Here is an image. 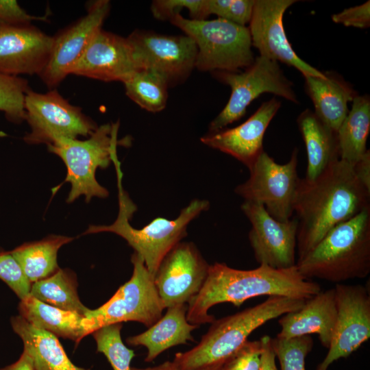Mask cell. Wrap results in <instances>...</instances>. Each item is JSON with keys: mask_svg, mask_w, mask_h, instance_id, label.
Segmentation results:
<instances>
[{"mask_svg": "<svg viewBox=\"0 0 370 370\" xmlns=\"http://www.w3.org/2000/svg\"><path fill=\"white\" fill-rule=\"evenodd\" d=\"M337 316L334 288L320 291L306 300L303 306L281 316V331L277 337L292 338L316 334L321 345L328 348L331 343Z\"/></svg>", "mask_w": 370, "mask_h": 370, "instance_id": "44dd1931", "label": "cell"}, {"mask_svg": "<svg viewBox=\"0 0 370 370\" xmlns=\"http://www.w3.org/2000/svg\"><path fill=\"white\" fill-rule=\"evenodd\" d=\"M131 278L105 304L89 309L85 314L94 321L95 329L110 324L136 321L149 328L161 317L164 309L153 282L143 259L136 253L131 257Z\"/></svg>", "mask_w": 370, "mask_h": 370, "instance_id": "30bf717a", "label": "cell"}, {"mask_svg": "<svg viewBox=\"0 0 370 370\" xmlns=\"http://www.w3.org/2000/svg\"><path fill=\"white\" fill-rule=\"evenodd\" d=\"M223 365H214L196 370H221ZM131 370H182L179 369L173 361L166 360L158 365L146 368L132 367Z\"/></svg>", "mask_w": 370, "mask_h": 370, "instance_id": "7bdbcfd3", "label": "cell"}, {"mask_svg": "<svg viewBox=\"0 0 370 370\" xmlns=\"http://www.w3.org/2000/svg\"><path fill=\"white\" fill-rule=\"evenodd\" d=\"M332 20L346 27L367 28L370 26V1L345 8L341 12L333 14Z\"/></svg>", "mask_w": 370, "mask_h": 370, "instance_id": "f35d334b", "label": "cell"}, {"mask_svg": "<svg viewBox=\"0 0 370 370\" xmlns=\"http://www.w3.org/2000/svg\"><path fill=\"white\" fill-rule=\"evenodd\" d=\"M241 209L251 225L249 241L256 261L276 269L295 267L297 218L279 221L262 205L251 201H244Z\"/></svg>", "mask_w": 370, "mask_h": 370, "instance_id": "2e32d148", "label": "cell"}, {"mask_svg": "<svg viewBox=\"0 0 370 370\" xmlns=\"http://www.w3.org/2000/svg\"><path fill=\"white\" fill-rule=\"evenodd\" d=\"M354 171L361 184L370 191V151L369 149L354 164Z\"/></svg>", "mask_w": 370, "mask_h": 370, "instance_id": "60d3db41", "label": "cell"}, {"mask_svg": "<svg viewBox=\"0 0 370 370\" xmlns=\"http://www.w3.org/2000/svg\"><path fill=\"white\" fill-rule=\"evenodd\" d=\"M187 305L167 308L162 316L148 329L126 339L132 346H143L147 350L145 361L151 362L161 353L179 345L193 341L192 332L199 325L190 323L186 319Z\"/></svg>", "mask_w": 370, "mask_h": 370, "instance_id": "cb8c5ba5", "label": "cell"}, {"mask_svg": "<svg viewBox=\"0 0 370 370\" xmlns=\"http://www.w3.org/2000/svg\"><path fill=\"white\" fill-rule=\"evenodd\" d=\"M297 123L307 153L304 178L312 181L340 159L337 132L325 125L310 109L299 115Z\"/></svg>", "mask_w": 370, "mask_h": 370, "instance_id": "d4e9b609", "label": "cell"}, {"mask_svg": "<svg viewBox=\"0 0 370 370\" xmlns=\"http://www.w3.org/2000/svg\"><path fill=\"white\" fill-rule=\"evenodd\" d=\"M209 268L195 245L177 243L163 258L153 278L164 308L188 304L202 288Z\"/></svg>", "mask_w": 370, "mask_h": 370, "instance_id": "5bb4252c", "label": "cell"}, {"mask_svg": "<svg viewBox=\"0 0 370 370\" xmlns=\"http://www.w3.org/2000/svg\"><path fill=\"white\" fill-rule=\"evenodd\" d=\"M10 322L36 370H91L74 365L54 334L34 326L21 315L12 317Z\"/></svg>", "mask_w": 370, "mask_h": 370, "instance_id": "484cf974", "label": "cell"}, {"mask_svg": "<svg viewBox=\"0 0 370 370\" xmlns=\"http://www.w3.org/2000/svg\"><path fill=\"white\" fill-rule=\"evenodd\" d=\"M255 0H204L205 18L217 15L239 25L246 26L252 15Z\"/></svg>", "mask_w": 370, "mask_h": 370, "instance_id": "836d02e7", "label": "cell"}, {"mask_svg": "<svg viewBox=\"0 0 370 370\" xmlns=\"http://www.w3.org/2000/svg\"><path fill=\"white\" fill-rule=\"evenodd\" d=\"M138 70L127 38L101 29L73 66L71 74L123 82Z\"/></svg>", "mask_w": 370, "mask_h": 370, "instance_id": "ac0fdd59", "label": "cell"}, {"mask_svg": "<svg viewBox=\"0 0 370 370\" xmlns=\"http://www.w3.org/2000/svg\"><path fill=\"white\" fill-rule=\"evenodd\" d=\"M122 323L103 326L91 334L96 344L97 352L103 354L113 370H131L134 352L125 346L121 336Z\"/></svg>", "mask_w": 370, "mask_h": 370, "instance_id": "4dcf8cb0", "label": "cell"}, {"mask_svg": "<svg viewBox=\"0 0 370 370\" xmlns=\"http://www.w3.org/2000/svg\"><path fill=\"white\" fill-rule=\"evenodd\" d=\"M53 36L29 25L0 27V73L40 75L47 66Z\"/></svg>", "mask_w": 370, "mask_h": 370, "instance_id": "d6986e66", "label": "cell"}, {"mask_svg": "<svg viewBox=\"0 0 370 370\" xmlns=\"http://www.w3.org/2000/svg\"><path fill=\"white\" fill-rule=\"evenodd\" d=\"M123 83L128 97L145 110L158 112L165 108L169 84L161 74L139 69Z\"/></svg>", "mask_w": 370, "mask_h": 370, "instance_id": "f546056e", "label": "cell"}, {"mask_svg": "<svg viewBox=\"0 0 370 370\" xmlns=\"http://www.w3.org/2000/svg\"><path fill=\"white\" fill-rule=\"evenodd\" d=\"M369 201L370 191L359 181L352 164L341 159L312 181L300 178L294 203L297 260L332 228L370 206Z\"/></svg>", "mask_w": 370, "mask_h": 370, "instance_id": "6da1fadb", "label": "cell"}, {"mask_svg": "<svg viewBox=\"0 0 370 370\" xmlns=\"http://www.w3.org/2000/svg\"><path fill=\"white\" fill-rule=\"evenodd\" d=\"M204 0H155L151 6L153 16L159 20H171L180 11L187 9L192 19H205Z\"/></svg>", "mask_w": 370, "mask_h": 370, "instance_id": "d590c367", "label": "cell"}, {"mask_svg": "<svg viewBox=\"0 0 370 370\" xmlns=\"http://www.w3.org/2000/svg\"><path fill=\"white\" fill-rule=\"evenodd\" d=\"M24 108L31 131L24 137L29 144L49 145L61 138L90 135L97 127L77 106L70 104L56 90L45 94L27 90Z\"/></svg>", "mask_w": 370, "mask_h": 370, "instance_id": "8fae6325", "label": "cell"}, {"mask_svg": "<svg viewBox=\"0 0 370 370\" xmlns=\"http://www.w3.org/2000/svg\"><path fill=\"white\" fill-rule=\"evenodd\" d=\"M77 278L69 269H59L51 276L34 282L29 295L58 308L85 315L89 308L80 301Z\"/></svg>", "mask_w": 370, "mask_h": 370, "instance_id": "f1b7e54d", "label": "cell"}, {"mask_svg": "<svg viewBox=\"0 0 370 370\" xmlns=\"http://www.w3.org/2000/svg\"><path fill=\"white\" fill-rule=\"evenodd\" d=\"M306 300L269 296L253 307L215 319L199 343L186 352L175 354L173 362L182 370L223 365L247 341L253 331L271 319L300 309Z\"/></svg>", "mask_w": 370, "mask_h": 370, "instance_id": "277c9868", "label": "cell"}, {"mask_svg": "<svg viewBox=\"0 0 370 370\" xmlns=\"http://www.w3.org/2000/svg\"><path fill=\"white\" fill-rule=\"evenodd\" d=\"M45 18L29 14L15 0H0V27L29 25Z\"/></svg>", "mask_w": 370, "mask_h": 370, "instance_id": "74e56055", "label": "cell"}, {"mask_svg": "<svg viewBox=\"0 0 370 370\" xmlns=\"http://www.w3.org/2000/svg\"><path fill=\"white\" fill-rule=\"evenodd\" d=\"M337 316L328 352L316 370H328L337 360L356 351L370 337V295L362 284L334 287Z\"/></svg>", "mask_w": 370, "mask_h": 370, "instance_id": "7c38bea8", "label": "cell"}, {"mask_svg": "<svg viewBox=\"0 0 370 370\" xmlns=\"http://www.w3.org/2000/svg\"><path fill=\"white\" fill-rule=\"evenodd\" d=\"M320 291L319 284L302 276L296 265L276 269L260 264L254 269L239 270L215 262L210 265L199 292L188 303L186 319L199 325L215 320L208 311L218 304L229 302L239 307L250 298L264 295L308 299Z\"/></svg>", "mask_w": 370, "mask_h": 370, "instance_id": "7a4b0ae2", "label": "cell"}, {"mask_svg": "<svg viewBox=\"0 0 370 370\" xmlns=\"http://www.w3.org/2000/svg\"><path fill=\"white\" fill-rule=\"evenodd\" d=\"M217 78L231 88L230 97L209 126L210 134L223 130L242 118L247 106L262 93L268 92L298 103L293 83L284 74L279 63L262 56L243 72L215 71Z\"/></svg>", "mask_w": 370, "mask_h": 370, "instance_id": "ba28073f", "label": "cell"}, {"mask_svg": "<svg viewBox=\"0 0 370 370\" xmlns=\"http://www.w3.org/2000/svg\"><path fill=\"white\" fill-rule=\"evenodd\" d=\"M170 21L196 44L195 68L199 71L236 72L255 60L248 27L219 18L188 19L180 14Z\"/></svg>", "mask_w": 370, "mask_h": 370, "instance_id": "52a82bcc", "label": "cell"}, {"mask_svg": "<svg viewBox=\"0 0 370 370\" xmlns=\"http://www.w3.org/2000/svg\"><path fill=\"white\" fill-rule=\"evenodd\" d=\"M114 164L119 190L118 216L112 224L90 225L84 234L107 232L120 236L143 259L147 269L154 278L165 256L186 236L188 223L201 212L207 210L210 203L207 200L195 199L183 208L174 220L157 217L140 229L134 228L130 225V219L136 210V206L122 186L123 173L119 160H115Z\"/></svg>", "mask_w": 370, "mask_h": 370, "instance_id": "5b68a950", "label": "cell"}, {"mask_svg": "<svg viewBox=\"0 0 370 370\" xmlns=\"http://www.w3.org/2000/svg\"><path fill=\"white\" fill-rule=\"evenodd\" d=\"M29 88L25 79L0 73V111L9 121L18 123L25 119L24 101Z\"/></svg>", "mask_w": 370, "mask_h": 370, "instance_id": "1f68e13d", "label": "cell"}, {"mask_svg": "<svg viewBox=\"0 0 370 370\" xmlns=\"http://www.w3.org/2000/svg\"><path fill=\"white\" fill-rule=\"evenodd\" d=\"M260 341L261 354L258 370H278L275 364L276 356L272 345V338L265 335L260 338Z\"/></svg>", "mask_w": 370, "mask_h": 370, "instance_id": "ab89813d", "label": "cell"}, {"mask_svg": "<svg viewBox=\"0 0 370 370\" xmlns=\"http://www.w3.org/2000/svg\"><path fill=\"white\" fill-rule=\"evenodd\" d=\"M272 345L281 370H306L305 360L313 347L310 335L292 338H272Z\"/></svg>", "mask_w": 370, "mask_h": 370, "instance_id": "d6a6232c", "label": "cell"}, {"mask_svg": "<svg viewBox=\"0 0 370 370\" xmlns=\"http://www.w3.org/2000/svg\"><path fill=\"white\" fill-rule=\"evenodd\" d=\"M295 0H255L248 27L251 45L260 56L297 69L304 77H325L324 73L312 66L293 49L283 25L286 10Z\"/></svg>", "mask_w": 370, "mask_h": 370, "instance_id": "9a60e30c", "label": "cell"}, {"mask_svg": "<svg viewBox=\"0 0 370 370\" xmlns=\"http://www.w3.org/2000/svg\"><path fill=\"white\" fill-rule=\"evenodd\" d=\"M370 130V99L368 95H356L352 109L337 131L339 157L351 164L367 151Z\"/></svg>", "mask_w": 370, "mask_h": 370, "instance_id": "83f0119b", "label": "cell"}, {"mask_svg": "<svg viewBox=\"0 0 370 370\" xmlns=\"http://www.w3.org/2000/svg\"><path fill=\"white\" fill-rule=\"evenodd\" d=\"M109 11V1H97L89 6L84 16L53 36L49 62L39 75L48 87L56 86L71 74L73 66L101 29Z\"/></svg>", "mask_w": 370, "mask_h": 370, "instance_id": "e0dca14e", "label": "cell"}, {"mask_svg": "<svg viewBox=\"0 0 370 370\" xmlns=\"http://www.w3.org/2000/svg\"><path fill=\"white\" fill-rule=\"evenodd\" d=\"M280 106L281 102L273 97L262 103L242 124L208 134L203 136L201 141L210 147L232 156L249 169L264 151V133Z\"/></svg>", "mask_w": 370, "mask_h": 370, "instance_id": "ffe728a7", "label": "cell"}, {"mask_svg": "<svg viewBox=\"0 0 370 370\" xmlns=\"http://www.w3.org/2000/svg\"><path fill=\"white\" fill-rule=\"evenodd\" d=\"M18 311L34 326L57 337L70 339L76 345L96 330L92 319L45 304L30 295L21 300Z\"/></svg>", "mask_w": 370, "mask_h": 370, "instance_id": "7402d4cb", "label": "cell"}, {"mask_svg": "<svg viewBox=\"0 0 370 370\" xmlns=\"http://www.w3.org/2000/svg\"><path fill=\"white\" fill-rule=\"evenodd\" d=\"M298 149L288 162L280 164L263 151L249 169L250 175L237 186L235 193L246 201L262 205L275 219L285 222L292 218L300 178L297 174Z\"/></svg>", "mask_w": 370, "mask_h": 370, "instance_id": "9c48e42d", "label": "cell"}, {"mask_svg": "<svg viewBox=\"0 0 370 370\" xmlns=\"http://www.w3.org/2000/svg\"><path fill=\"white\" fill-rule=\"evenodd\" d=\"M73 240L68 236L51 235L40 241L24 243L9 252L32 284L51 276L60 269L58 250Z\"/></svg>", "mask_w": 370, "mask_h": 370, "instance_id": "4316f807", "label": "cell"}, {"mask_svg": "<svg viewBox=\"0 0 370 370\" xmlns=\"http://www.w3.org/2000/svg\"><path fill=\"white\" fill-rule=\"evenodd\" d=\"M119 123H106L84 140L61 138L47 145L48 150L64 162L67 173L64 182L71 184L67 202L84 195L88 202L92 197L105 198L108 190L96 180L98 168H107L117 156Z\"/></svg>", "mask_w": 370, "mask_h": 370, "instance_id": "8992f818", "label": "cell"}, {"mask_svg": "<svg viewBox=\"0 0 370 370\" xmlns=\"http://www.w3.org/2000/svg\"><path fill=\"white\" fill-rule=\"evenodd\" d=\"M324 73L325 77H304L305 88L314 106L315 115L337 132L348 114V103L353 101L357 93L339 75Z\"/></svg>", "mask_w": 370, "mask_h": 370, "instance_id": "603a6c76", "label": "cell"}, {"mask_svg": "<svg viewBox=\"0 0 370 370\" xmlns=\"http://www.w3.org/2000/svg\"><path fill=\"white\" fill-rule=\"evenodd\" d=\"M0 280L13 291L20 300L29 295L32 284L9 251H0Z\"/></svg>", "mask_w": 370, "mask_h": 370, "instance_id": "e575fe53", "label": "cell"}, {"mask_svg": "<svg viewBox=\"0 0 370 370\" xmlns=\"http://www.w3.org/2000/svg\"><path fill=\"white\" fill-rule=\"evenodd\" d=\"M261 343L247 341L223 364L221 370H258L260 364Z\"/></svg>", "mask_w": 370, "mask_h": 370, "instance_id": "8d00e7d4", "label": "cell"}, {"mask_svg": "<svg viewBox=\"0 0 370 370\" xmlns=\"http://www.w3.org/2000/svg\"><path fill=\"white\" fill-rule=\"evenodd\" d=\"M0 370H36L33 361L26 352L23 351L19 358L14 363L5 367L0 368Z\"/></svg>", "mask_w": 370, "mask_h": 370, "instance_id": "b9f144b4", "label": "cell"}, {"mask_svg": "<svg viewBox=\"0 0 370 370\" xmlns=\"http://www.w3.org/2000/svg\"><path fill=\"white\" fill-rule=\"evenodd\" d=\"M296 267L307 280L339 284L366 278L370 273V206L332 228Z\"/></svg>", "mask_w": 370, "mask_h": 370, "instance_id": "3957f363", "label": "cell"}, {"mask_svg": "<svg viewBox=\"0 0 370 370\" xmlns=\"http://www.w3.org/2000/svg\"><path fill=\"white\" fill-rule=\"evenodd\" d=\"M127 38L139 69L161 74L169 85L185 79L195 68L197 48L186 35L168 36L135 30Z\"/></svg>", "mask_w": 370, "mask_h": 370, "instance_id": "4fadbf2b", "label": "cell"}]
</instances>
